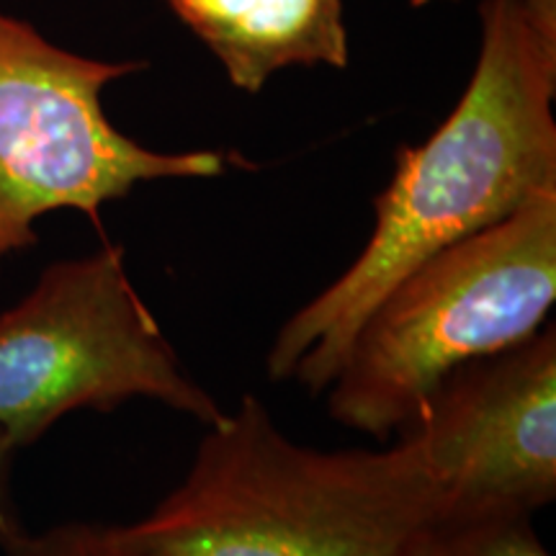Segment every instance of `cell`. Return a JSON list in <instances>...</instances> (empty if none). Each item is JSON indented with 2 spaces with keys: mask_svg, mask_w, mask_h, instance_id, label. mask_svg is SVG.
Returning a JSON list of instances; mask_svg holds the SVG:
<instances>
[{
  "mask_svg": "<svg viewBox=\"0 0 556 556\" xmlns=\"http://www.w3.org/2000/svg\"><path fill=\"white\" fill-rule=\"evenodd\" d=\"M479 21L467 90L426 142L397 150L371 238L276 332L270 381L325 392L361 323L402 276L556 189V0H479Z\"/></svg>",
  "mask_w": 556,
  "mask_h": 556,
  "instance_id": "obj_1",
  "label": "cell"
},
{
  "mask_svg": "<svg viewBox=\"0 0 556 556\" xmlns=\"http://www.w3.org/2000/svg\"><path fill=\"white\" fill-rule=\"evenodd\" d=\"M443 510L413 433L384 451H317L245 394L206 428L184 482L114 528L135 556H397Z\"/></svg>",
  "mask_w": 556,
  "mask_h": 556,
  "instance_id": "obj_2",
  "label": "cell"
},
{
  "mask_svg": "<svg viewBox=\"0 0 556 556\" xmlns=\"http://www.w3.org/2000/svg\"><path fill=\"white\" fill-rule=\"evenodd\" d=\"M556 299V189L438 250L368 312L332 377L338 426L387 441L469 361L544 328Z\"/></svg>",
  "mask_w": 556,
  "mask_h": 556,
  "instance_id": "obj_3",
  "label": "cell"
},
{
  "mask_svg": "<svg viewBox=\"0 0 556 556\" xmlns=\"http://www.w3.org/2000/svg\"><path fill=\"white\" fill-rule=\"evenodd\" d=\"M129 400H155L204 428L227 415L180 364L119 245L52 263L0 315V433L21 451L75 409L111 413Z\"/></svg>",
  "mask_w": 556,
  "mask_h": 556,
  "instance_id": "obj_4",
  "label": "cell"
},
{
  "mask_svg": "<svg viewBox=\"0 0 556 556\" xmlns=\"http://www.w3.org/2000/svg\"><path fill=\"white\" fill-rule=\"evenodd\" d=\"M148 62L83 58L0 11V274L37 245L34 225L73 208L90 219L139 184L217 178L227 155L160 152L114 127L103 90Z\"/></svg>",
  "mask_w": 556,
  "mask_h": 556,
  "instance_id": "obj_5",
  "label": "cell"
},
{
  "mask_svg": "<svg viewBox=\"0 0 556 556\" xmlns=\"http://www.w3.org/2000/svg\"><path fill=\"white\" fill-rule=\"evenodd\" d=\"M402 433L446 497L443 513H533L556 500V330L458 366Z\"/></svg>",
  "mask_w": 556,
  "mask_h": 556,
  "instance_id": "obj_6",
  "label": "cell"
},
{
  "mask_svg": "<svg viewBox=\"0 0 556 556\" xmlns=\"http://www.w3.org/2000/svg\"><path fill=\"white\" fill-rule=\"evenodd\" d=\"M225 67L229 83L261 93L287 67L343 70L351 58L343 0H163Z\"/></svg>",
  "mask_w": 556,
  "mask_h": 556,
  "instance_id": "obj_7",
  "label": "cell"
},
{
  "mask_svg": "<svg viewBox=\"0 0 556 556\" xmlns=\"http://www.w3.org/2000/svg\"><path fill=\"white\" fill-rule=\"evenodd\" d=\"M397 556H552L528 513H441Z\"/></svg>",
  "mask_w": 556,
  "mask_h": 556,
  "instance_id": "obj_8",
  "label": "cell"
},
{
  "mask_svg": "<svg viewBox=\"0 0 556 556\" xmlns=\"http://www.w3.org/2000/svg\"><path fill=\"white\" fill-rule=\"evenodd\" d=\"M3 556H135L116 536L114 526L70 520L47 531L18 533L0 546Z\"/></svg>",
  "mask_w": 556,
  "mask_h": 556,
  "instance_id": "obj_9",
  "label": "cell"
},
{
  "mask_svg": "<svg viewBox=\"0 0 556 556\" xmlns=\"http://www.w3.org/2000/svg\"><path fill=\"white\" fill-rule=\"evenodd\" d=\"M18 448L0 433V546L9 544L18 533L26 531L21 518L16 492H13V467H16Z\"/></svg>",
  "mask_w": 556,
  "mask_h": 556,
  "instance_id": "obj_10",
  "label": "cell"
},
{
  "mask_svg": "<svg viewBox=\"0 0 556 556\" xmlns=\"http://www.w3.org/2000/svg\"><path fill=\"white\" fill-rule=\"evenodd\" d=\"M409 3H413L415 9H426L430 3H456V0H409Z\"/></svg>",
  "mask_w": 556,
  "mask_h": 556,
  "instance_id": "obj_11",
  "label": "cell"
}]
</instances>
